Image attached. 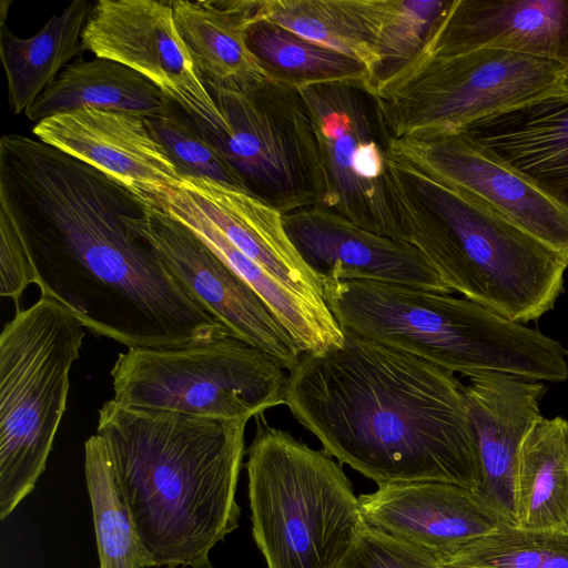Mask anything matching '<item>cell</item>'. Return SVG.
<instances>
[{"mask_svg":"<svg viewBox=\"0 0 568 568\" xmlns=\"http://www.w3.org/2000/svg\"><path fill=\"white\" fill-rule=\"evenodd\" d=\"M387 187L404 240L454 292L521 324L554 307L568 267L555 251L392 158Z\"/></svg>","mask_w":568,"mask_h":568,"instance_id":"4","label":"cell"},{"mask_svg":"<svg viewBox=\"0 0 568 568\" xmlns=\"http://www.w3.org/2000/svg\"><path fill=\"white\" fill-rule=\"evenodd\" d=\"M145 120L183 178L209 180L250 193L209 132L178 105L173 103L164 113Z\"/></svg>","mask_w":568,"mask_h":568,"instance_id":"32","label":"cell"},{"mask_svg":"<svg viewBox=\"0 0 568 568\" xmlns=\"http://www.w3.org/2000/svg\"><path fill=\"white\" fill-rule=\"evenodd\" d=\"M358 498L367 526L438 560L509 524L474 490L445 481L383 484Z\"/></svg>","mask_w":568,"mask_h":568,"instance_id":"17","label":"cell"},{"mask_svg":"<svg viewBox=\"0 0 568 568\" xmlns=\"http://www.w3.org/2000/svg\"><path fill=\"white\" fill-rule=\"evenodd\" d=\"M0 189L41 296L61 303L92 334L128 349L232 334L128 227L124 215L138 200L100 171L40 140L8 134L0 141Z\"/></svg>","mask_w":568,"mask_h":568,"instance_id":"1","label":"cell"},{"mask_svg":"<svg viewBox=\"0 0 568 568\" xmlns=\"http://www.w3.org/2000/svg\"><path fill=\"white\" fill-rule=\"evenodd\" d=\"M83 324L41 296L0 335V519L34 489L63 417Z\"/></svg>","mask_w":568,"mask_h":568,"instance_id":"7","label":"cell"},{"mask_svg":"<svg viewBox=\"0 0 568 568\" xmlns=\"http://www.w3.org/2000/svg\"><path fill=\"white\" fill-rule=\"evenodd\" d=\"M92 7L88 0H74L24 39L0 22V55L14 114L26 112L68 62L85 51L82 32Z\"/></svg>","mask_w":568,"mask_h":568,"instance_id":"26","label":"cell"},{"mask_svg":"<svg viewBox=\"0 0 568 568\" xmlns=\"http://www.w3.org/2000/svg\"><path fill=\"white\" fill-rule=\"evenodd\" d=\"M359 3L378 57L373 75L376 90L418 57L454 0H359Z\"/></svg>","mask_w":568,"mask_h":568,"instance_id":"29","label":"cell"},{"mask_svg":"<svg viewBox=\"0 0 568 568\" xmlns=\"http://www.w3.org/2000/svg\"><path fill=\"white\" fill-rule=\"evenodd\" d=\"M181 186L241 252L283 283L324 302L322 281L294 247L280 211L248 192L209 180L183 178Z\"/></svg>","mask_w":568,"mask_h":568,"instance_id":"22","label":"cell"},{"mask_svg":"<svg viewBox=\"0 0 568 568\" xmlns=\"http://www.w3.org/2000/svg\"><path fill=\"white\" fill-rule=\"evenodd\" d=\"M560 62L499 49L418 55L375 90L392 139L452 134L562 92Z\"/></svg>","mask_w":568,"mask_h":568,"instance_id":"8","label":"cell"},{"mask_svg":"<svg viewBox=\"0 0 568 568\" xmlns=\"http://www.w3.org/2000/svg\"><path fill=\"white\" fill-rule=\"evenodd\" d=\"M82 43L95 57L144 75L204 131L227 132V122L178 29L172 1L99 0Z\"/></svg>","mask_w":568,"mask_h":568,"instance_id":"12","label":"cell"},{"mask_svg":"<svg viewBox=\"0 0 568 568\" xmlns=\"http://www.w3.org/2000/svg\"><path fill=\"white\" fill-rule=\"evenodd\" d=\"M34 282V270L10 199L0 189V295L12 300L20 311L22 293Z\"/></svg>","mask_w":568,"mask_h":568,"instance_id":"33","label":"cell"},{"mask_svg":"<svg viewBox=\"0 0 568 568\" xmlns=\"http://www.w3.org/2000/svg\"><path fill=\"white\" fill-rule=\"evenodd\" d=\"M479 49L552 59L568 69V0H454L418 55Z\"/></svg>","mask_w":568,"mask_h":568,"instance_id":"19","label":"cell"},{"mask_svg":"<svg viewBox=\"0 0 568 568\" xmlns=\"http://www.w3.org/2000/svg\"><path fill=\"white\" fill-rule=\"evenodd\" d=\"M247 419L130 407L99 409L143 568H213L210 552L239 527L236 488Z\"/></svg>","mask_w":568,"mask_h":568,"instance_id":"3","label":"cell"},{"mask_svg":"<svg viewBox=\"0 0 568 568\" xmlns=\"http://www.w3.org/2000/svg\"><path fill=\"white\" fill-rule=\"evenodd\" d=\"M246 41L272 80L294 88L354 83L368 87L375 93L371 72L362 61L301 38L267 19H258L250 26Z\"/></svg>","mask_w":568,"mask_h":568,"instance_id":"27","label":"cell"},{"mask_svg":"<svg viewBox=\"0 0 568 568\" xmlns=\"http://www.w3.org/2000/svg\"><path fill=\"white\" fill-rule=\"evenodd\" d=\"M178 29L207 89H247L265 79L248 49L250 26L262 0L172 1Z\"/></svg>","mask_w":568,"mask_h":568,"instance_id":"23","label":"cell"},{"mask_svg":"<svg viewBox=\"0 0 568 568\" xmlns=\"http://www.w3.org/2000/svg\"><path fill=\"white\" fill-rule=\"evenodd\" d=\"M439 564L470 568H568V535L504 524L440 558Z\"/></svg>","mask_w":568,"mask_h":568,"instance_id":"31","label":"cell"},{"mask_svg":"<svg viewBox=\"0 0 568 568\" xmlns=\"http://www.w3.org/2000/svg\"><path fill=\"white\" fill-rule=\"evenodd\" d=\"M389 155L519 227L568 264V211L464 133L390 138Z\"/></svg>","mask_w":568,"mask_h":568,"instance_id":"14","label":"cell"},{"mask_svg":"<svg viewBox=\"0 0 568 568\" xmlns=\"http://www.w3.org/2000/svg\"><path fill=\"white\" fill-rule=\"evenodd\" d=\"M41 142L94 168L138 197L179 186L183 176L145 118L79 108L45 118L32 128Z\"/></svg>","mask_w":568,"mask_h":568,"instance_id":"16","label":"cell"},{"mask_svg":"<svg viewBox=\"0 0 568 568\" xmlns=\"http://www.w3.org/2000/svg\"><path fill=\"white\" fill-rule=\"evenodd\" d=\"M255 426L245 467L253 537L267 568H341L366 524L339 463L263 414Z\"/></svg>","mask_w":568,"mask_h":568,"instance_id":"6","label":"cell"},{"mask_svg":"<svg viewBox=\"0 0 568 568\" xmlns=\"http://www.w3.org/2000/svg\"><path fill=\"white\" fill-rule=\"evenodd\" d=\"M128 227L160 256L184 291L236 337L292 371L303 356L260 296L190 229L138 201L125 215Z\"/></svg>","mask_w":568,"mask_h":568,"instance_id":"13","label":"cell"},{"mask_svg":"<svg viewBox=\"0 0 568 568\" xmlns=\"http://www.w3.org/2000/svg\"><path fill=\"white\" fill-rule=\"evenodd\" d=\"M172 104L144 75L116 61L95 57L68 64L24 114L39 122L61 112L95 108L152 118Z\"/></svg>","mask_w":568,"mask_h":568,"instance_id":"24","label":"cell"},{"mask_svg":"<svg viewBox=\"0 0 568 568\" xmlns=\"http://www.w3.org/2000/svg\"><path fill=\"white\" fill-rule=\"evenodd\" d=\"M84 475L100 568H143L134 524L108 445L99 434L85 440Z\"/></svg>","mask_w":568,"mask_h":568,"instance_id":"30","label":"cell"},{"mask_svg":"<svg viewBox=\"0 0 568 568\" xmlns=\"http://www.w3.org/2000/svg\"><path fill=\"white\" fill-rule=\"evenodd\" d=\"M297 90L317 140L323 176L318 205L365 230L405 241L387 187L390 135L374 91L342 82Z\"/></svg>","mask_w":568,"mask_h":568,"instance_id":"11","label":"cell"},{"mask_svg":"<svg viewBox=\"0 0 568 568\" xmlns=\"http://www.w3.org/2000/svg\"><path fill=\"white\" fill-rule=\"evenodd\" d=\"M136 200L172 216L190 229L265 303L303 354L339 346L344 333L325 302L315 301L283 283L234 246L200 211L181 185L159 187Z\"/></svg>","mask_w":568,"mask_h":568,"instance_id":"20","label":"cell"},{"mask_svg":"<svg viewBox=\"0 0 568 568\" xmlns=\"http://www.w3.org/2000/svg\"><path fill=\"white\" fill-rule=\"evenodd\" d=\"M294 247L320 280H369L454 292L413 244L379 235L313 205L283 215Z\"/></svg>","mask_w":568,"mask_h":568,"instance_id":"15","label":"cell"},{"mask_svg":"<svg viewBox=\"0 0 568 568\" xmlns=\"http://www.w3.org/2000/svg\"><path fill=\"white\" fill-rule=\"evenodd\" d=\"M462 133L568 211V88Z\"/></svg>","mask_w":568,"mask_h":568,"instance_id":"21","label":"cell"},{"mask_svg":"<svg viewBox=\"0 0 568 568\" xmlns=\"http://www.w3.org/2000/svg\"><path fill=\"white\" fill-rule=\"evenodd\" d=\"M113 398L130 407L214 419H250L285 404L288 375L232 335L175 348H131L112 369Z\"/></svg>","mask_w":568,"mask_h":568,"instance_id":"9","label":"cell"},{"mask_svg":"<svg viewBox=\"0 0 568 568\" xmlns=\"http://www.w3.org/2000/svg\"><path fill=\"white\" fill-rule=\"evenodd\" d=\"M323 300L344 333L470 377L497 372L561 383V344L468 298L369 280L322 282Z\"/></svg>","mask_w":568,"mask_h":568,"instance_id":"5","label":"cell"},{"mask_svg":"<svg viewBox=\"0 0 568 568\" xmlns=\"http://www.w3.org/2000/svg\"><path fill=\"white\" fill-rule=\"evenodd\" d=\"M567 88H568V85H567Z\"/></svg>","mask_w":568,"mask_h":568,"instance_id":"36","label":"cell"},{"mask_svg":"<svg viewBox=\"0 0 568 568\" xmlns=\"http://www.w3.org/2000/svg\"><path fill=\"white\" fill-rule=\"evenodd\" d=\"M341 568H440L439 560L367 525Z\"/></svg>","mask_w":568,"mask_h":568,"instance_id":"34","label":"cell"},{"mask_svg":"<svg viewBox=\"0 0 568 568\" xmlns=\"http://www.w3.org/2000/svg\"><path fill=\"white\" fill-rule=\"evenodd\" d=\"M515 525L568 535V419L541 418L526 436L514 477Z\"/></svg>","mask_w":568,"mask_h":568,"instance_id":"25","label":"cell"},{"mask_svg":"<svg viewBox=\"0 0 568 568\" xmlns=\"http://www.w3.org/2000/svg\"><path fill=\"white\" fill-rule=\"evenodd\" d=\"M285 404L328 455L377 485L480 486L464 385L424 358L344 333L339 346L303 354Z\"/></svg>","mask_w":568,"mask_h":568,"instance_id":"2","label":"cell"},{"mask_svg":"<svg viewBox=\"0 0 568 568\" xmlns=\"http://www.w3.org/2000/svg\"><path fill=\"white\" fill-rule=\"evenodd\" d=\"M209 90L229 125L226 133L209 135L250 193L283 215L318 205L317 140L297 88L267 78L247 89Z\"/></svg>","mask_w":568,"mask_h":568,"instance_id":"10","label":"cell"},{"mask_svg":"<svg viewBox=\"0 0 568 568\" xmlns=\"http://www.w3.org/2000/svg\"><path fill=\"white\" fill-rule=\"evenodd\" d=\"M262 16L301 38L362 61L373 81L378 57L359 0H262Z\"/></svg>","mask_w":568,"mask_h":568,"instance_id":"28","label":"cell"},{"mask_svg":"<svg viewBox=\"0 0 568 568\" xmlns=\"http://www.w3.org/2000/svg\"><path fill=\"white\" fill-rule=\"evenodd\" d=\"M439 565H440V568H470V567L445 565V564H439Z\"/></svg>","mask_w":568,"mask_h":568,"instance_id":"35","label":"cell"},{"mask_svg":"<svg viewBox=\"0 0 568 568\" xmlns=\"http://www.w3.org/2000/svg\"><path fill=\"white\" fill-rule=\"evenodd\" d=\"M464 396L475 434L480 486L476 494L509 524L514 519V477L520 447L542 418V382L485 372L468 377Z\"/></svg>","mask_w":568,"mask_h":568,"instance_id":"18","label":"cell"}]
</instances>
